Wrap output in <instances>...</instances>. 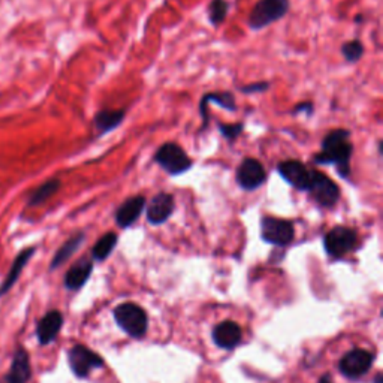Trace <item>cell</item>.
I'll use <instances>...</instances> for the list:
<instances>
[{"instance_id": "1", "label": "cell", "mask_w": 383, "mask_h": 383, "mask_svg": "<svg viewBox=\"0 0 383 383\" xmlns=\"http://www.w3.org/2000/svg\"><path fill=\"white\" fill-rule=\"evenodd\" d=\"M353 154V144L350 143V131L334 129L326 134L322 139L320 151L316 153L311 161L315 165H333L342 178L350 177V159Z\"/></svg>"}, {"instance_id": "2", "label": "cell", "mask_w": 383, "mask_h": 383, "mask_svg": "<svg viewBox=\"0 0 383 383\" xmlns=\"http://www.w3.org/2000/svg\"><path fill=\"white\" fill-rule=\"evenodd\" d=\"M154 162L171 177H178V176L186 174L193 168V161L189 158V154L184 151V149L178 146L177 143L162 144L154 154Z\"/></svg>"}, {"instance_id": "3", "label": "cell", "mask_w": 383, "mask_h": 383, "mask_svg": "<svg viewBox=\"0 0 383 383\" xmlns=\"http://www.w3.org/2000/svg\"><path fill=\"white\" fill-rule=\"evenodd\" d=\"M291 8L289 0H258L249 16V27L258 32L280 21Z\"/></svg>"}, {"instance_id": "4", "label": "cell", "mask_w": 383, "mask_h": 383, "mask_svg": "<svg viewBox=\"0 0 383 383\" xmlns=\"http://www.w3.org/2000/svg\"><path fill=\"white\" fill-rule=\"evenodd\" d=\"M307 193L319 207L333 208L340 201L342 190H340L338 184L328 176L316 171V169H310V186Z\"/></svg>"}, {"instance_id": "5", "label": "cell", "mask_w": 383, "mask_h": 383, "mask_svg": "<svg viewBox=\"0 0 383 383\" xmlns=\"http://www.w3.org/2000/svg\"><path fill=\"white\" fill-rule=\"evenodd\" d=\"M114 318L120 328L131 337H143L147 333V313L136 304L126 303L114 310Z\"/></svg>"}, {"instance_id": "6", "label": "cell", "mask_w": 383, "mask_h": 383, "mask_svg": "<svg viewBox=\"0 0 383 383\" xmlns=\"http://www.w3.org/2000/svg\"><path fill=\"white\" fill-rule=\"evenodd\" d=\"M261 235L268 244L285 247L295 238V228L291 220L266 216L261 222Z\"/></svg>"}, {"instance_id": "7", "label": "cell", "mask_w": 383, "mask_h": 383, "mask_svg": "<svg viewBox=\"0 0 383 383\" xmlns=\"http://www.w3.org/2000/svg\"><path fill=\"white\" fill-rule=\"evenodd\" d=\"M358 244V235L347 226H335L323 238L326 253L333 258H342Z\"/></svg>"}, {"instance_id": "8", "label": "cell", "mask_w": 383, "mask_h": 383, "mask_svg": "<svg viewBox=\"0 0 383 383\" xmlns=\"http://www.w3.org/2000/svg\"><path fill=\"white\" fill-rule=\"evenodd\" d=\"M235 181L238 188L246 192L258 190L266 181V171L258 159L244 158L237 168Z\"/></svg>"}, {"instance_id": "9", "label": "cell", "mask_w": 383, "mask_h": 383, "mask_svg": "<svg viewBox=\"0 0 383 383\" xmlns=\"http://www.w3.org/2000/svg\"><path fill=\"white\" fill-rule=\"evenodd\" d=\"M277 173L280 177L288 181L298 192H307L310 186V169L296 159L283 161L277 165Z\"/></svg>"}, {"instance_id": "10", "label": "cell", "mask_w": 383, "mask_h": 383, "mask_svg": "<svg viewBox=\"0 0 383 383\" xmlns=\"http://www.w3.org/2000/svg\"><path fill=\"white\" fill-rule=\"evenodd\" d=\"M69 365L78 377H86L93 368L104 365L102 358L86 346H75L68 352Z\"/></svg>"}, {"instance_id": "11", "label": "cell", "mask_w": 383, "mask_h": 383, "mask_svg": "<svg viewBox=\"0 0 383 383\" xmlns=\"http://www.w3.org/2000/svg\"><path fill=\"white\" fill-rule=\"evenodd\" d=\"M373 364V355L362 349H355L346 353L340 361V370L349 379H360L364 376Z\"/></svg>"}, {"instance_id": "12", "label": "cell", "mask_w": 383, "mask_h": 383, "mask_svg": "<svg viewBox=\"0 0 383 383\" xmlns=\"http://www.w3.org/2000/svg\"><path fill=\"white\" fill-rule=\"evenodd\" d=\"M176 200L171 193L161 192L151 198L149 205H146V216L150 225H163L174 215Z\"/></svg>"}, {"instance_id": "13", "label": "cell", "mask_w": 383, "mask_h": 383, "mask_svg": "<svg viewBox=\"0 0 383 383\" xmlns=\"http://www.w3.org/2000/svg\"><path fill=\"white\" fill-rule=\"evenodd\" d=\"M31 376H32V367L29 353H27L24 347L18 346L16 349V353H14L9 372L5 374V377L0 383H27Z\"/></svg>"}, {"instance_id": "14", "label": "cell", "mask_w": 383, "mask_h": 383, "mask_svg": "<svg viewBox=\"0 0 383 383\" xmlns=\"http://www.w3.org/2000/svg\"><path fill=\"white\" fill-rule=\"evenodd\" d=\"M147 200L143 195H136L126 200L116 211V223L120 228L126 230L132 226L139 217L143 215V211L146 210Z\"/></svg>"}, {"instance_id": "15", "label": "cell", "mask_w": 383, "mask_h": 383, "mask_svg": "<svg viewBox=\"0 0 383 383\" xmlns=\"http://www.w3.org/2000/svg\"><path fill=\"white\" fill-rule=\"evenodd\" d=\"M211 102L216 104L217 107H220L225 111H230V112H235L238 109L234 93H231V92L205 93L201 97V102H200V114L203 117L201 131H205L208 127V104H211Z\"/></svg>"}, {"instance_id": "16", "label": "cell", "mask_w": 383, "mask_h": 383, "mask_svg": "<svg viewBox=\"0 0 383 383\" xmlns=\"http://www.w3.org/2000/svg\"><path fill=\"white\" fill-rule=\"evenodd\" d=\"M63 325V316L60 311L51 310L48 313L42 318L36 326V337L38 342L42 346H47L53 343L55 337L60 333Z\"/></svg>"}, {"instance_id": "17", "label": "cell", "mask_w": 383, "mask_h": 383, "mask_svg": "<svg viewBox=\"0 0 383 383\" xmlns=\"http://www.w3.org/2000/svg\"><path fill=\"white\" fill-rule=\"evenodd\" d=\"M35 252H36V247H27V249H23L17 254L16 259H14V262H12V265L9 268L6 277L2 281V285H0V296L8 293L11 291V288L16 285V281L20 279L23 269L26 268L27 262L32 259Z\"/></svg>"}, {"instance_id": "18", "label": "cell", "mask_w": 383, "mask_h": 383, "mask_svg": "<svg viewBox=\"0 0 383 383\" xmlns=\"http://www.w3.org/2000/svg\"><path fill=\"white\" fill-rule=\"evenodd\" d=\"M124 119H126L124 109H102L96 112V116L93 119V127L97 131L99 136H102L105 134L116 131L117 127L122 126Z\"/></svg>"}, {"instance_id": "19", "label": "cell", "mask_w": 383, "mask_h": 383, "mask_svg": "<svg viewBox=\"0 0 383 383\" xmlns=\"http://www.w3.org/2000/svg\"><path fill=\"white\" fill-rule=\"evenodd\" d=\"M212 340L222 349H234L241 342V328L235 322L225 320L212 331Z\"/></svg>"}, {"instance_id": "20", "label": "cell", "mask_w": 383, "mask_h": 383, "mask_svg": "<svg viewBox=\"0 0 383 383\" xmlns=\"http://www.w3.org/2000/svg\"><path fill=\"white\" fill-rule=\"evenodd\" d=\"M93 271V264L87 259H81L69 268L65 277V286L70 291H77L84 286Z\"/></svg>"}, {"instance_id": "21", "label": "cell", "mask_w": 383, "mask_h": 383, "mask_svg": "<svg viewBox=\"0 0 383 383\" xmlns=\"http://www.w3.org/2000/svg\"><path fill=\"white\" fill-rule=\"evenodd\" d=\"M62 189V180L58 177H53L32 190V193L27 198V207H39L45 204L48 200Z\"/></svg>"}, {"instance_id": "22", "label": "cell", "mask_w": 383, "mask_h": 383, "mask_svg": "<svg viewBox=\"0 0 383 383\" xmlns=\"http://www.w3.org/2000/svg\"><path fill=\"white\" fill-rule=\"evenodd\" d=\"M84 239H86V235H84V232H78L75 235L70 237L66 243H63V246L55 252L54 258L51 261V265H50V269H55L59 268L60 265H63L68 259L72 258V254L81 247V244L84 243Z\"/></svg>"}, {"instance_id": "23", "label": "cell", "mask_w": 383, "mask_h": 383, "mask_svg": "<svg viewBox=\"0 0 383 383\" xmlns=\"http://www.w3.org/2000/svg\"><path fill=\"white\" fill-rule=\"evenodd\" d=\"M117 241H119V237L114 232H108L104 237L99 238V241L93 246V250H92L93 258L96 261H105L112 253V250L116 249Z\"/></svg>"}, {"instance_id": "24", "label": "cell", "mask_w": 383, "mask_h": 383, "mask_svg": "<svg viewBox=\"0 0 383 383\" xmlns=\"http://www.w3.org/2000/svg\"><path fill=\"white\" fill-rule=\"evenodd\" d=\"M230 12V2L228 0H211L207 14H208V20L211 26L219 27L220 24L225 23L226 16Z\"/></svg>"}, {"instance_id": "25", "label": "cell", "mask_w": 383, "mask_h": 383, "mask_svg": "<svg viewBox=\"0 0 383 383\" xmlns=\"http://www.w3.org/2000/svg\"><path fill=\"white\" fill-rule=\"evenodd\" d=\"M364 44L360 41V39H352V41H347L345 42V44L342 45V55L345 58V60L350 65L357 63L362 59L364 55Z\"/></svg>"}, {"instance_id": "26", "label": "cell", "mask_w": 383, "mask_h": 383, "mask_svg": "<svg viewBox=\"0 0 383 383\" xmlns=\"http://www.w3.org/2000/svg\"><path fill=\"white\" fill-rule=\"evenodd\" d=\"M219 131L223 135V138L228 141L230 144H234L238 139V136L244 131V123H234V124H225L219 123Z\"/></svg>"}, {"instance_id": "27", "label": "cell", "mask_w": 383, "mask_h": 383, "mask_svg": "<svg viewBox=\"0 0 383 383\" xmlns=\"http://www.w3.org/2000/svg\"><path fill=\"white\" fill-rule=\"evenodd\" d=\"M271 87V82L268 81H258V82H250L246 86H239L238 90L243 95H258V93H265Z\"/></svg>"}, {"instance_id": "28", "label": "cell", "mask_w": 383, "mask_h": 383, "mask_svg": "<svg viewBox=\"0 0 383 383\" xmlns=\"http://www.w3.org/2000/svg\"><path fill=\"white\" fill-rule=\"evenodd\" d=\"M313 112H315V105H313V102H310V101H306V102L298 104V105H295V108L292 109V114H293V116H298V114H307L308 117H311V116H313Z\"/></svg>"}, {"instance_id": "29", "label": "cell", "mask_w": 383, "mask_h": 383, "mask_svg": "<svg viewBox=\"0 0 383 383\" xmlns=\"http://www.w3.org/2000/svg\"><path fill=\"white\" fill-rule=\"evenodd\" d=\"M320 383H331V379H330V376H328V374H326V376H323V377L320 379Z\"/></svg>"}]
</instances>
